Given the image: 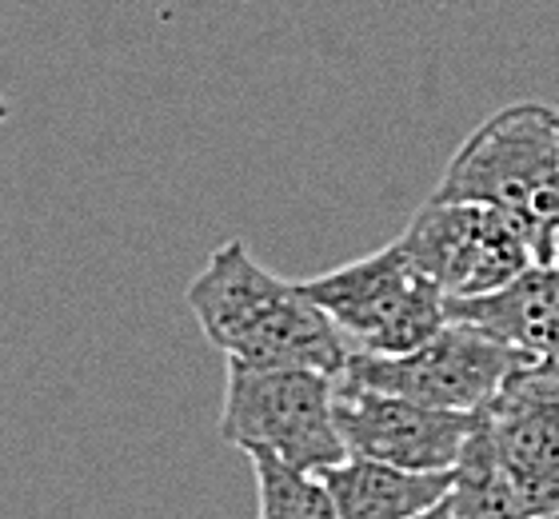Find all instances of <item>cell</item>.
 Listing matches in <instances>:
<instances>
[{
    "label": "cell",
    "mask_w": 559,
    "mask_h": 519,
    "mask_svg": "<svg viewBox=\"0 0 559 519\" xmlns=\"http://www.w3.org/2000/svg\"><path fill=\"white\" fill-rule=\"evenodd\" d=\"M188 308L228 359L252 368H312L336 380L352 347L304 284L272 276L245 240H224L188 284Z\"/></svg>",
    "instance_id": "1"
},
{
    "label": "cell",
    "mask_w": 559,
    "mask_h": 519,
    "mask_svg": "<svg viewBox=\"0 0 559 519\" xmlns=\"http://www.w3.org/2000/svg\"><path fill=\"white\" fill-rule=\"evenodd\" d=\"M431 200L496 208L524 232L536 264H556L559 108L508 104L455 149Z\"/></svg>",
    "instance_id": "2"
},
{
    "label": "cell",
    "mask_w": 559,
    "mask_h": 519,
    "mask_svg": "<svg viewBox=\"0 0 559 519\" xmlns=\"http://www.w3.org/2000/svg\"><path fill=\"white\" fill-rule=\"evenodd\" d=\"M221 439L248 456H272L296 472L324 475L348 460L336 424V380L312 368H252L228 359Z\"/></svg>",
    "instance_id": "3"
},
{
    "label": "cell",
    "mask_w": 559,
    "mask_h": 519,
    "mask_svg": "<svg viewBox=\"0 0 559 519\" xmlns=\"http://www.w3.org/2000/svg\"><path fill=\"white\" fill-rule=\"evenodd\" d=\"M304 292L360 356H408L452 323L448 296L419 272L400 240L304 280Z\"/></svg>",
    "instance_id": "4"
},
{
    "label": "cell",
    "mask_w": 559,
    "mask_h": 519,
    "mask_svg": "<svg viewBox=\"0 0 559 519\" xmlns=\"http://www.w3.org/2000/svg\"><path fill=\"white\" fill-rule=\"evenodd\" d=\"M536 364L520 347L479 332L472 323L452 320L428 344L408 356H360L352 352L344 380L392 392L440 412H484L508 388L515 371Z\"/></svg>",
    "instance_id": "5"
},
{
    "label": "cell",
    "mask_w": 559,
    "mask_h": 519,
    "mask_svg": "<svg viewBox=\"0 0 559 519\" xmlns=\"http://www.w3.org/2000/svg\"><path fill=\"white\" fill-rule=\"evenodd\" d=\"M400 248L448 300L491 296L536 264L532 244L503 212L452 200H428L419 208Z\"/></svg>",
    "instance_id": "6"
},
{
    "label": "cell",
    "mask_w": 559,
    "mask_h": 519,
    "mask_svg": "<svg viewBox=\"0 0 559 519\" xmlns=\"http://www.w3.org/2000/svg\"><path fill=\"white\" fill-rule=\"evenodd\" d=\"M479 412H440L336 376V424L348 456L404 472H452Z\"/></svg>",
    "instance_id": "7"
},
{
    "label": "cell",
    "mask_w": 559,
    "mask_h": 519,
    "mask_svg": "<svg viewBox=\"0 0 559 519\" xmlns=\"http://www.w3.org/2000/svg\"><path fill=\"white\" fill-rule=\"evenodd\" d=\"M484 427L532 519L559 511V371L527 364L488 408Z\"/></svg>",
    "instance_id": "8"
},
{
    "label": "cell",
    "mask_w": 559,
    "mask_h": 519,
    "mask_svg": "<svg viewBox=\"0 0 559 519\" xmlns=\"http://www.w3.org/2000/svg\"><path fill=\"white\" fill-rule=\"evenodd\" d=\"M448 311L559 371V264H532L491 296L448 300Z\"/></svg>",
    "instance_id": "9"
},
{
    "label": "cell",
    "mask_w": 559,
    "mask_h": 519,
    "mask_svg": "<svg viewBox=\"0 0 559 519\" xmlns=\"http://www.w3.org/2000/svg\"><path fill=\"white\" fill-rule=\"evenodd\" d=\"M320 480L336 504V519H419L452 496V472H404L360 456L328 468Z\"/></svg>",
    "instance_id": "10"
},
{
    "label": "cell",
    "mask_w": 559,
    "mask_h": 519,
    "mask_svg": "<svg viewBox=\"0 0 559 519\" xmlns=\"http://www.w3.org/2000/svg\"><path fill=\"white\" fill-rule=\"evenodd\" d=\"M448 504L460 519H532L520 492H515L512 475L503 472L500 451L484 427V415H476V427H472V436H467L464 451L452 468Z\"/></svg>",
    "instance_id": "11"
},
{
    "label": "cell",
    "mask_w": 559,
    "mask_h": 519,
    "mask_svg": "<svg viewBox=\"0 0 559 519\" xmlns=\"http://www.w3.org/2000/svg\"><path fill=\"white\" fill-rule=\"evenodd\" d=\"M252 472L260 499L257 519H336V504L320 475L296 472L264 451L252 456Z\"/></svg>",
    "instance_id": "12"
},
{
    "label": "cell",
    "mask_w": 559,
    "mask_h": 519,
    "mask_svg": "<svg viewBox=\"0 0 559 519\" xmlns=\"http://www.w3.org/2000/svg\"><path fill=\"white\" fill-rule=\"evenodd\" d=\"M419 519H460V516H455V511H452V504H448V499H443L440 508L424 511V516H419Z\"/></svg>",
    "instance_id": "13"
},
{
    "label": "cell",
    "mask_w": 559,
    "mask_h": 519,
    "mask_svg": "<svg viewBox=\"0 0 559 519\" xmlns=\"http://www.w3.org/2000/svg\"><path fill=\"white\" fill-rule=\"evenodd\" d=\"M4 120H9V101L0 96V125H4Z\"/></svg>",
    "instance_id": "14"
},
{
    "label": "cell",
    "mask_w": 559,
    "mask_h": 519,
    "mask_svg": "<svg viewBox=\"0 0 559 519\" xmlns=\"http://www.w3.org/2000/svg\"><path fill=\"white\" fill-rule=\"evenodd\" d=\"M539 519H559V511H556V516H539Z\"/></svg>",
    "instance_id": "15"
},
{
    "label": "cell",
    "mask_w": 559,
    "mask_h": 519,
    "mask_svg": "<svg viewBox=\"0 0 559 519\" xmlns=\"http://www.w3.org/2000/svg\"><path fill=\"white\" fill-rule=\"evenodd\" d=\"M556 264H559V240H556Z\"/></svg>",
    "instance_id": "16"
}]
</instances>
